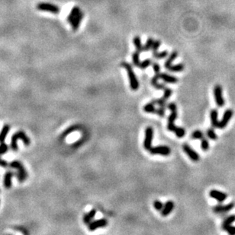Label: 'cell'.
I'll use <instances>...</instances> for the list:
<instances>
[{
  "label": "cell",
  "mask_w": 235,
  "mask_h": 235,
  "mask_svg": "<svg viewBox=\"0 0 235 235\" xmlns=\"http://www.w3.org/2000/svg\"><path fill=\"white\" fill-rule=\"evenodd\" d=\"M18 139H21L22 140V142H24L25 145L26 146H29L31 144L30 138H28L26 134L23 132V131H18L15 133H14L12 136V139H11V149L14 152H17L18 151V145H17V140Z\"/></svg>",
  "instance_id": "cell-1"
},
{
  "label": "cell",
  "mask_w": 235,
  "mask_h": 235,
  "mask_svg": "<svg viewBox=\"0 0 235 235\" xmlns=\"http://www.w3.org/2000/svg\"><path fill=\"white\" fill-rule=\"evenodd\" d=\"M121 65L122 67H124L126 70H127L128 78H129V81H130V86H131V88L132 89L133 91H137L138 89V88H139V82H138L136 75H135L134 70H133L132 65L126 62H121Z\"/></svg>",
  "instance_id": "cell-2"
},
{
  "label": "cell",
  "mask_w": 235,
  "mask_h": 235,
  "mask_svg": "<svg viewBox=\"0 0 235 235\" xmlns=\"http://www.w3.org/2000/svg\"><path fill=\"white\" fill-rule=\"evenodd\" d=\"M9 167L12 168H15L17 170V173H15V175L17 177V179L20 183L25 181L28 177V172L25 170L24 165L19 161H12L9 164Z\"/></svg>",
  "instance_id": "cell-3"
},
{
  "label": "cell",
  "mask_w": 235,
  "mask_h": 235,
  "mask_svg": "<svg viewBox=\"0 0 235 235\" xmlns=\"http://www.w3.org/2000/svg\"><path fill=\"white\" fill-rule=\"evenodd\" d=\"M37 9L42 12H48L53 14H59L61 9L57 5L47 2H40L37 5Z\"/></svg>",
  "instance_id": "cell-4"
},
{
  "label": "cell",
  "mask_w": 235,
  "mask_h": 235,
  "mask_svg": "<svg viewBox=\"0 0 235 235\" xmlns=\"http://www.w3.org/2000/svg\"><path fill=\"white\" fill-rule=\"evenodd\" d=\"M214 97H215V103L218 107H222L225 105V99L223 97V91L222 87L220 85H216L214 87Z\"/></svg>",
  "instance_id": "cell-5"
},
{
  "label": "cell",
  "mask_w": 235,
  "mask_h": 235,
  "mask_svg": "<svg viewBox=\"0 0 235 235\" xmlns=\"http://www.w3.org/2000/svg\"><path fill=\"white\" fill-rule=\"evenodd\" d=\"M153 137V129L152 127H147L145 130V137L144 140V148L146 150L149 151L150 149L152 147V141Z\"/></svg>",
  "instance_id": "cell-6"
},
{
  "label": "cell",
  "mask_w": 235,
  "mask_h": 235,
  "mask_svg": "<svg viewBox=\"0 0 235 235\" xmlns=\"http://www.w3.org/2000/svg\"><path fill=\"white\" fill-rule=\"evenodd\" d=\"M149 152L151 155H161L168 156L171 153V149H170V147L166 145H159V146L151 147Z\"/></svg>",
  "instance_id": "cell-7"
},
{
  "label": "cell",
  "mask_w": 235,
  "mask_h": 235,
  "mask_svg": "<svg viewBox=\"0 0 235 235\" xmlns=\"http://www.w3.org/2000/svg\"><path fill=\"white\" fill-rule=\"evenodd\" d=\"M235 206L234 202H230L227 205H217L213 207V212L216 214H223L229 212Z\"/></svg>",
  "instance_id": "cell-8"
},
{
  "label": "cell",
  "mask_w": 235,
  "mask_h": 235,
  "mask_svg": "<svg viewBox=\"0 0 235 235\" xmlns=\"http://www.w3.org/2000/svg\"><path fill=\"white\" fill-rule=\"evenodd\" d=\"M183 149L185 153L188 155V157L192 161L195 162L199 161V155H198V153H197L195 150H193L192 148H191L188 144L185 143L183 145Z\"/></svg>",
  "instance_id": "cell-9"
},
{
  "label": "cell",
  "mask_w": 235,
  "mask_h": 235,
  "mask_svg": "<svg viewBox=\"0 0 235 235\" xmlns=\"http://www.w3.org/2000/svg\"><path fill=\"white\" fill-rule=\"evenodd\" d=\"M232 116H233V111L230 109L225 110V112L224 113V115L222 117V119L221 121H219L218 123V129H225V127L228 126V124L229 123L231 119Z\"/></svg>",
  "instance_id": "cell-10"
},
{
  "label": "cell",
  "mask_w": 235,
  "mask_h": 235,
  "mask_svg": "<svg viewBox=\"0 0 235 235\" xmlns=\"http://www.w3.org/2000/svg\"><path fill=\"white\" fill-rule=\"evenodd\" d=\"M88 225H89L88 226L89 230L90 231H94L97 230L98 228L106 227L108 225V221L105 219H98V220L91 222Z\"/></svg>",
  "instance_id": "cell-11"
},
{
  "label": "cell",
  "mask_w": 235,
  "mask_h": 235,
  "mask_svg": "<svg viewBox=\"0 0 235 235\" xmlns=\"http://www.w3.org/2000/svg\"><path fill=\"white\" fill-rule=\"evenodd\" d=\"M209 196L210 197H212V199L218 201V202H225V200L227 199V198H228V195L226 193L217 190H211L209 192Z\"/></svg>",
  "instance_id": "cell-12"
},
{
  "label": "cell",
  "mask_w": 235,
  "mask_h": 235,
  "mask_svg": "<svg viewBox=\"0 0 235 235\" xmlns=\"http://www.w3.org/2000/svg\"><path fill=\"white\" fill-rule=\"evenodd\" d=\"M177 110L175 111H171V114L170 115L168 118V123H167V129L170 132H173L176 129V125H175V120L177 118Z\"/></svg>",
  "instance_id": "cell-13"
},
{
  "label": "cell",
  "mask_w": 235,
  "mask_h": 235,
  "mask_svg": "<svg viewBox=\"0 0 235 235\" xmlns=\"http://www.w3.org/2000/svg\"><path fill=\"white\" fill-rule=\"evenodd\" d=\"M174 202L173 201H167L165 203V205H163V208L161 210V215L163 216H167L170 215L172 212V211L174 208Z\"/></svg>",
  "instance_id": "cell-14"
},
{
  "label": "cell",
  "mask_w": 235,
  "mask_h": 235,
  "mask_svg": "<svg viewBox=\"0 0 235 235\" xmlns=\"http://www.w3.org/2000/svg\"><path fill=\"white\" fill-rule=\"evenodd\" d=\"M14 175H15V173H13V172L11 171V170H8V171L5 173L3 184L5 189L11 188V187H12V178Z\"/></svg>",
  "instance_id": "cell-15"
},
{
  "label": "cell",
  "mask_w": 235,
  "mask_h": 235,
  "mask_svg": "<svg viewBox=\"0 0 235 235\" xmlns=\"http://www.w3.org/2000/svg\"><path fill=\"white\" fill-rule=\"evenodd\" d=\"M159 78L162 79L163 82L170 84H176L179 81L178 78H176V77L173 76V75H170L166 73H159Z\"/></svg>",
  "instance_id": "cell-16"
},
{
  "label": "cell",
  "mask_w": 235,
  "mask_h": 235,
  "mask_svg": "<svg viewBox=\"0 0 235 235\" xmlns=\"http://www.w3.org/2000/svg\"><path fill=\"white\" fill-rule=\"evenodd\" d=\"M210 119H211V123L212 127L218 128V111L216 109H213L210 112Z\"/></svg>",
  "instance_id": "cell-17"
},
{
  "label": "cell",
  "mask_w": 235,
  "mask_h": 235,
  "mask_svg": "<svg viewBox=\"0 0 235 235\" xmlns=\"http://www.w3.org/2000/svg\"><path fill=\"white\" fill-rule=\"evenodd\" d=\"M82 19H83V12L82 11L79 12V13L78 14L77 16L76 17L75 19L72 22V23L70 24L72 25L73 30H77V29L79 28V25H80L81 22H82Z\"/></svg>",
  "instance_id": "cell-18"
},
{
  "label": "cell",
  "mask_w": 235,
  "mask_h": 235,
  "mask_svg": "<svg viewBox=\"0 0 235 235\" xmlns=\"http://www.w3.org/2000/svg\"><path fill=\"white\" fill-rule=\"evenodd\" d=\"M96 209H92V210L89 211L88 213H86V215H84L83 217L84 223L86 224V225H89V224L93 220V219H94L95 216H96Z\"/></svg>",
  "instance_id": "cell-19"
},
{
  "label": "cell",
  "mask_w": 235,
  "mask_h": 235,
  "mask_svg": "<svg viewBox=\"0 0 235 235\" xmlns=\"http://www.w3.org/2000/svg\"><path fill=\"white\" fill-rule=\"evenodd\" d=\"M80 8H79L78 6H74L73 8H72V10H71L70 13L69 14V15H68V17H67V22H69L70 24L72 23L73 21L75 19V18L76 16H77L78 14L79 13V12H80Z\"/></svg>",
  "instance_id": "cell-20"
},
{
  "label": "cell",
  "mask_w": 235,
  "mask_h": 235,
  "mask_svg": "<svg viewBox=\"0 0 235 235\" xmlns=\"http://www.w3.org/2000/svg\"><path fill=\"white\" fill-rule=\"evenodd\" d=\"M178 57V53L176 51H173L172 52L171 54H170V56H169V57H168L167 59H166V62H165L164 63V67L166 68H169L170 66L172 65V63H173V62L175 60V59H176V57Z\"/></svg>",
  "instance_id": "cell-21"
},
{
  "label": "cell",
  "mask_w": 235,
  "mask_h": 235,
  "mask_svg": "<svg viewBox=\"0 0 235 235\" xmlns=\"http://www.w3.org/2000/svg\"><path fill=\"white\" fill-rule=\"evenodd\" d=\"M235 222V215H229L226 218V219L224 220V222H222V230L225 231L227 228L230 226V225H232V223Z\"/></svg>",
  "instance_id": "cell-22"
},
{
  "label": "cell",
  "mask_w": 235,
  "mask_h": 235,
  "mask_svg": "<svg viewBox=\"0 0 235 235\" xmlns=\"http://www.w3.org/2000/svg\"><path fill=\"white\" fill-rule=\"evenodd\" d=\"M9 131H10V126L8 125V124L4 125L2 130H1V132H0V143L5 142V138H6Z\"/></svg>",
  "instance_id": "cell-23"
},
{
  "label": "cell",
  "mask_w": 235,
  "mask_h": 235,
  "mask_svg": "<svg viewBox=\"0 0 235 235\" xmlns=\"http://www.w3.org/2000/svg\"><path fill=\"white\" fill-rule=\"evenodd\" d=\"M143 110H144V112H146V113H150V114H156V108L155 107V104L154 103H153V101L150 102V103H147L146 105L144 107Z\"/></svg>",
  "instance_id": "cell-24"
},
{
  "label": "cell",
  "mask_w": 235,
  "mask_h": 235,
  "mask_svg": "<svg viewBox=\"0 0 235 235\" xmlns=\"http://www.w3.org/2000/svg\"><path fill=\"white\" fill-rule=\"evenodd\" d=\"M185 65L183 63L176 64V65H172L170 68H168V70H170L172 72H180L184 70Z\"/></svg>",
  "instance_id": "cell-25"
},
{
  "label": "cell",
  "mask_w": 235,
  "mask_h": 235,
  "mask_svg": "<svg viewBox=\"0 0 235 235\" xmlns=\"http://www.w3.org/2000/svg\"><path fill=\"white\" fill-rule=\"evenodd\" d=\"M133 42H134V46H135V47H136V50H138V51H139L140 53H141L142 51H144L143 46H142V44H141V37H140L139 36H136V37H134Z\"/></svg>",
  "instance_id": "cell-26"
},
{
  "label": "cell",
  "mask_w": 235,
  "mask_h": 235,
  "mask_svg": "<svg viewBox=\"0 0 235 235\" xmlns=\"http://www.w3.org/2000/svg\"><path fill=\"white\" fill-rule=\"evenodd\" d=\"M206 135L209 139H212V140L215 141L218 139V135H217L216 132H215V130L212 128H209L207 129Z\"/></svg>",
  "instance_id": "cell-27"
},
{
  "label": "cell",
  "mask_w": 235,
  "mask_h": 235,
  "mask_svg": "<svg viewBox=\"0 0 235 235\" xmlns=\"http://www.w3.org/2000/svg\"><path fill=\"white\" fill-rule=\"evenodd\" d=\"M140 53L139 51H138V50H136V51L134 52V54H133L132 55V61H133V64H134V66H137L138 67V65H139L140 64Z\"/></svg>",
  "instance_id": "cell-28"
},
{
  "label": "cell",
  "mask_w": 235,
  "mask_h": 235,
  "mask_svg": "<svg viewBox=\"0 0 235 235\" xmlns=\"http://www.w3.org/2000/svg\"><path fill=\"white\" fill-rule=\"evenodd\" d=\"M191 137L192 139H199L201 140V138H203L205 137V135L201 130H195L194 132L192 133Z\"/></svg>",
  "instance_id": "cell-29"
},
{
  "label": "cell",
  "mask_w": 235,
  "mask_h": 235,
  "mask_svg": "<svg viewBox=\"0 0 235 235\" xmlns=\"http://www.w3.org/2000/svg\"><path fill=\"white\" fill-rule=\"evenodd\" d=\"M173 132L176 134V136L180 138H183V137L186 135V130H185L183 128H182V127L176 126V129H175V130L173 131Z\"/></svg>",
  "instance_id": "cell-30"
},
{
  "label": "cell",
  "mask_w": 235,
  "mask_h": 235,
  "mask_svg": "<svg viewBox=\"0 0 235 235\" xmlns=\"http://www.w3.org/2000/svg\"><path fill=\"white\" fill-rule=\"evenodd\" d=\"M210 145H209V142H208V139L205 138L204 137L203 138L201 139V149L204 151V152H207V151L209 149Z\"/></svg>",
  "instance_id": "cell-31"
},
{
  "label": "cell",
  "mask_w": 235,
  "mask_h": 235,
  "mask_svg": "<svg viewBox=\"0 0 235 235\" xmlns=\"http://www.w3.org/2000/svg\"><path fill=\"white\" fill-rule=\"evenodd\" d=\"M153 41H154V40H153V38H151V37L147 38L146 43H145V45L143 46L144 51H149L150 49H152V46H153Z\"/></svg>",
  "instance_id": "cell-32"
},
{
  "label": "cell",
  "mask_w": 235,
  "mask_h": 235,
  "mask_svg": "<svg viewBox=\"0 0 235 235\" xmlns=\"http://www.w3.org/2000/svg\"><path fill=\"white\" fill-rule=\"evenodd\" d=\"M151 63H152L151 59H147L144 60L143 62H140L138 67H139L140 68H142V69H145V68H147L149 65H150Z\"/></svg>",
  "instance_id": "cell-33"
},
{
  "label": "cell",
  "mask_w": 235,
  "mask_h": 235,
  "mask_svg": "<svg viewBox=\"0 0 235 235\" xmlns=\"http://www.w3.org/2000/svg\"><path fill=\"white\" fill-rule=\"evenodd\" d=\"M153 56L155 57V58L157 59H163V58H165V57H167L168 51L167 50H164V51H162V52H160V53H158V52H156V54H153Z\"/></svg>",
  "instance_id": "cell-34"
},
{
  "label": "cell",
  "mask_w": 235,
  "mask_h": 235,
  "mask_svg": "<svg viewBox=\"0 0 235 235\" xmlns=\"http://www.w3.org/2000/svg\"><path fill=\"white\" fill-rule=\"evenodd\" d=\"M160 45H161V41H160V40H157L153 41V46H152V53H153L152 54H153V55L157 52L158 49L160 47Z\"/></svg>",
  "instance_id": "cell-35"
},
{
  "label": "cell",
  "mask_w": 235,
  "mask_h": 235,
  "mask_svg": "<svg viewBox=\"0 0 235 235\" xmlns=\"http://www.w3.org/2000/svg\"><path fill=\"white\" fill-rule=\"evenodd\" d=\"M8 150V147L5 142H1L0 144V155H2L6 153Z\"/></svg>",
  "instance_id": "cell-36"
},
{
  "label": "cell",
  "mask_w": 235,
  "mask_h": 235,
  "mask_svg": "<svg viewBox=\"0 0 235 235\" xmlns=\"http://www.w3.org/2000/svg\"><path fill=\"white\" fill-rule=\"evenodd\" d=\"M153 207L156 208V210L161 212V210L163 208V202L159 201V200H155L154 202H153Z\"/></svg>",
  "instance_id": "cell-37"
},
{
  "label": "cell",
  "mask_w": 235,
  "mask_h": 235,
  "mask_svg": "<svg viewBox=\"0 0 235 235\" xmlns=\"http://www.w3.org/2000/svg\"><path fill=\"white\" fill-rule=\"evenodd\" d=\"M153 103H154V104H158L159 106H160L161 107L165 108L166 107V100L164 98L161 99H157V100H153Z\"/></svg>",
  "instance_id": "cell-38"
},
{
  "label": "cell",
  "mask_w": 235,
  "mask_h": 235,
  "mask_svg": "<svg viewBox=\"0 0 235 235\" xmlns=\"http://www.w3.org/2000/svg\"><path fill=\"white\" fill-rule=\"evenodd\" d=\"M164 94H163V98H164L165 100H167V99H169L170 97V96H171L172 93H173V91H172V90L170 88H165L164 90Z\"/></svg>",
  "instance_id": "cell-39"
},
{
  "label": "cell",
  "mask_w": 235,
  "mask_h": 235,
  "mask_svg": "<svg viewBox=\"0 0 235 235\" xmlns=\"http://www.w3.org/2000/svg\"><path fill=\"white\" fill-rule=\"evenodd\" d=\"M225 231H226L227 233L229 234L235 235V226L230 225V226H228Z\"/></svg>",
  "instance_id": "cell-40"
},
{
  "label": "cell",
  "mask_w": 235,
  "mask_h": 235,
  "mask_svg": "<svg viewBox=\"0 0 235 235\" xmlns=\"http://www.w3.org/2000/svg\"><path fill=\"white\" fill-rule=\"evenodd\" d=\"M156 114H157L158 116H159V117H164L165 115V108H163V107H159V109H156Z\"/></svg>",
  "instance_id": "cell-41"
},
{
  "label": "cell",
  "mask_w": 235,
  "mask_h": 235,
  "mask_svg": "<svg viewBox=\"0 0 235 235\" xmlns=\"http://www.w3.org/2000/svg\"><path fill=\"white\" fill-rule=\"evenodd\" d=\"M153 68L155 74L160 73V66H159V65L157 63V62H154V63H153Z\"/></svg>",
  "instance_id": "cell-42"
},
{
  "label": "cell",
  "mask_w": 235,
  "mask_h": 235,
  "mask_svg": "<svg viewBox=\"0 0 235 235\" xmlns=\"http://www.w3.org/2000/svg\"><path fill=\"white\" fill-rule=\"evenodd\" d=\"M167 107L170 111H175V110H177V107H176V103H170L169 104H168Z\"/></svg>",
  "instance_id": "cell-43"
},
{
  "label": "cell",
  "mask_w": 235,
  "mask_h": 235,
  "mask_svg": "<svg viewBox=\"0 0 235 235\" xmlns=\"http://www.w3.org/2000/svg\"><path fill=\"white\" fill-rule=\"evenodd\" d=\"M8 166H9V164H8L6 161L3 160V159L0 158V167H7Z\"/></svg>",
  "instance_id": "cell-44"
}]
</instances>
